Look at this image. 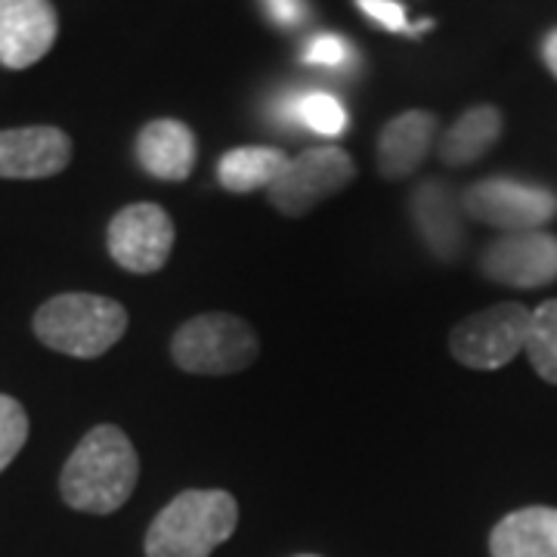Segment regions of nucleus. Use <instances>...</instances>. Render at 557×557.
Here are the masks:
<instances>
[{"label":"nucleus","instance_id":"nucleus-1","mask_svg":"<svg viewBox=\"0 0 557 557\" xmlns=\"http://www.w3.org/2000/svg\"><path fill=\"white\" fill-rule=\"evenodd\" d=\"M139 458L115 424H97L69 456L60 474L62 502L84 515H112L134 496Z\"/></svg>","mask_w":557,"mask_h":557},{"label":"nucleus","instance_id":"nucleus-2","mask_svg":"<svg viewBox=\"0 0 557 557\" xmlns=\"http://www.w3.org/2000/svg\"><path fill=\"white\" fill-rule=\"evenodd\" d=\"M239 505L223 490H186L171 498L146 533V557H211L236 533Z\"/></svg>","mask_w":557,"mask_h":557},{"label":"nucleus","instance_id":"nucleus-3","mask_svg":"<svg viewBox=\"0 0 557 557\" xmlns=\"http://www.w3.org/2000/svg\"><path fill=\"white\" fill-rule=\"evenodd\" d=\"M127 332V310L102 295H57L35 313V335L44 347L75 359L109 354Z\"/></svg>","mask_w":557,"mask_h":557},{"label":"nucleus","instance_id":"nucleus-4","mask_svg":"<svg viewBox=\"0 0 557 557\" xmlns=\"http://www.w3.org/2000/svg\"><path fill=\"white\" fill-rule=\"evenodd\" d=\"M260 354L255 329L230 313H205L180 325L171 357L189 375H233L248 369Z\"/></svg>","mask_w":557,"mask_h":557},{"label":"nucleus","instance_id":"nucleus-5","mask_svg":"<svg viewBox=\"0 0 557 557\" xmlns=\"http://www.w3.org/2000/svg\"><path fill=\"white\" fill-rule=\"evenodd\" d=\"M354 177H357V164L344 149L319 146V149L300 152L298 159H288L285 171L267 193H270L273 208L285 218H304L319 201L332 199L341 189H347Z\"/></svg>","mask_w":557,"mask_h":557},{"label":"nucleus","instance_id":"nucleus-6","mask_svg":"<svg viewBox=\"0 0 557 557\" xmlns=\"http://www.w3.org/2000/svg\"><path fill=\"white\" fill-rule=\"evenodd\" d=\"M530 317L533 310H527L523 304H496L490 310H480L453 329L449 350L468 369H502L527 347Z\"/></svg>","mask_w":557,"mask_h":557},{"label":"nucleus","instance_id":"nucleus-7","mask_svg":"<svg viewBox=\"0 0 557 557\" xmlns=\"http://www.w3.org/2000/svg\"><path fill=\"white\" fill-rule=\"evenodd\" d=\"M174 239H177L174 220L152 201H137V205L121 208L106 233L112 260L121 270L137 273V276L159 273L174 251Z\"/></svg>","mask_w":557,"mask_h":557},{"label":"nucleus","instance_id":"nucleus-8","mask_svg":"<svg viewBox=\"0 0 557 557\" xmlns=\"http://www.w3.org/2000/svg\"><path fill=\"white\" fill-rule=\"evenodd\" d=\"M461 208L468 218L480 220L486 226H496L505 233H530V230L545 226L548 220H555L557 196L542 186L493 177L474 183L461 196Z\"/></svg>","mask_w":557,"mask_h":557},{"label":"nucleus","instance_id":"nucleus-9","mask_svg":"<svg viewBox=\"0 0 557 557\" xmlns=\"http://www.w3.org/2000/svg\"><path fill=\"white\" fill-rule=\"evenodd\" d=\"M483 276L508 288H542L557 278V236L530 230L496 239L480 258Z\"/></svg>","mask_w":557,"mask_h":557},{"label":"nucleus","instance_id":"nucleus-10","mask_svg":"<svg viewBox=\"0 0 557 557\" xmlns=\"http://www.w3.org/2000/svg\"><path fill=\"white\" fill-rule=\"evenodd\" d=\"M60 16L50 0H0V65L20 72L57 44Z\"/></svg>","mask_w":557,"mask_h":557},{"label":"nucleus","instance_id":"nucleus-11","mask_svg":"<svg viewBox=\"0 0 557 557\" xmlns=\"http://www.w3.org/2000/svg\"><path fill=\"white\" fill-rule=\"evenodd\" d=\"M72 161V139L62 127L32 124L0 131V177L47 180L62 174Z\"/></svg>","mask_w":557,"mask_h":557},{"label":"nucleus","instance_id":"nucleus-12","mask_svg":"<svg viewBox=\"0 0 557 557\" xmlns=\"http://www.w3.org/2000/svg\"><path fill=\"white\" fill-rule=\"evenodd\" d=\"M440 121L434 112L412 109L384 124L379 137V171L384 180H403L416 174L421 161L428 159Z\"/></svg>","mask_w":557,"mask_h":557},{"label":"nucleus","instance_id":"nucleus-13","mask_svg":"<svg viewBox=\"0 0 557 557\" xmlns=\"http://www.w3.org/2000/svg\"><path fill=\"white\" fill-rule=\"evenodd\" d=\"M196 156V134L177 119L149 121L137 134V161L149 177L180 183L193 174Z\"/></svg>","mask_w":557,"mask_h":557},{"label":"nucleus","instance_id":"nucleus-14","mask_svg":"<svg viewBox=\"0 0 557 557\" xmlns=\"http://www.w3.org/2000/svg\"><path fill=\"white\" fill-rule=\"evenodd\" d=\"M461 199L453 196L449 186H443L437 180L421 183L412 193V220L416 230L421 233L424 245L443 260H453L461 251Z\"/></svg>","mask_w":557,"mask_h":557},{"label":"nucleus","instance_id":"nucleus-15","mask_svg":"<svg viewBox=\"0 0 557 557\" xmlns=\"http://www.w3.org/2000/svg\"><path fill=\"white\" fill-rule=\"evenodd\" d=\"M493 557H557V508L533 505L502 518L490 536Z\"/></svg>","mask_w":557,"mask_h":557},{"label":"nucleus","instance_id":"nucleus-16","mask_svg":"<svg viewBox=\"0 0 557 557\" xmlns=\"http://www.w3.org/2000/svg\"><path fill=\"white\" fill-rule=\"evenodd\" d=\"M502 137V112L496 106H474L458 115L440 139V161L449 168H468L483 159Z\"/></svg>","mask_w":557,"mask_h":557},{"label":"nucleus","instance_id":"nucleus-17","mask_svg":"<svg viewBox=\"0 0 557 557\" xmlns=\"http://www.w3.org/2000/svg\"><path fill=\"white\" fill-rule=\"evenodd\" d=\"M288 156L273 146H239L230 149L218 164V180L230 193H255L270 189L285 171Z\"/></svg>","mask_w":557,"mask_h":557},{"label":"nucleus","instance_id":"nucleus-18","mask_svg":"<svg viewBox=\"0 0 557 557\" xmlns=\"http://www.w3.org/2000/svg\"><path fill=\"white\" fill-rule=\"evenodd\" d=\"M523 354L530 357L539 379L557 384V298L533 310Z\"/></svg>","mask_w":557,"mask_h":557},{"label":"nucleus","instance_id":"nucleus-19","mask_svg":"<svg viewBox=\"0 0 557 557\" xmlns=\"http://www.w3.org/2000/svg\"><path fill=\"white\" fill-rule=\"evenodd\" d=\"M292 119L319 137H341L347 131V109L325 90L298 97V102L292 106Z\"/></svg>","mask_w":557,"mask_h":557},{"label":"nucleus","instance_id":"nucleus-20","mask_svg":"<svg viewBox=\"0 0 557 557\" xmlns=\"http://www.w3.org/2000/svg\"><path fill=\"white\" fill-rule=\"evenodd\" d=\"M25 440H28V416L22 403L0 394V474L20 456Z\"/></svg>","mask_w":557,"mask_h":557},{"label":"nucleus","instance_id":"nucleus-21","mask_svg":"<svg viewBox=\"0 0 557 557\" xmlns=\"http://www.w3.org/2000/svg\"><path fill=\"white\" fill-rule=\"evenodd\" d=\"M350 57V44L338 35H317V38L307 44V53L304 62L310 65H325V69H338Z\"/></svg>","mask_w":557,"mask_h":557},{"label":"nucleus","instance_id":"nucleus-22","mask_svg":"<svg viewBox=\"0 0 557 557\" xmlns=\"http://www.w3.org/2000/svg\"><path fill=\"white\" fill-rule=\"evenodd\" d=\"M357 7L366 16H372V20L379 22L381 28H387V32H409L406 10H403L399 0H357Z\"/></svg>","mask_w":557,"mask_h":557},{"label":"nucleus","instance_id":"nucleus-23","mask_svg":"<svg viewBox=\"0 0 557 557\" xmlns=\"http://www.w3.org/2000/svg\"><path fill=\"white\" fill-rule=\"evenodd\" d=\"M263 7L278 28H295L304 22V0H263Z\"/></svg>","mask_w":557,"mask_h":557},{"label":"nucleus","instance_id":"nucleus-24","mask_svg":"<svg viewBox=\"0 0 557 557\" xmlns=\"http://www.w3.org/2000/svg\"><path fill=\"white\" fill-rule=\"evenodd\" d=\"M542 60L548 65V72L557 78V28L548 32V38L542 40Z\"/></svg>","mask_w":557,"mask_h":557},{"label":"nucleus","instance_id":"nucleus-25","mask_svg":"<svg viewBox=\"0 0 557 557\" xmlns=\"http://www.w3.org/2000/svg\"><path fill=\"white\" fill-rule=\"evenodd\" d=\"M298 557H319V555H298Z\"/></svg>","mask_w":557,"mask_h":557}]
</instances>
